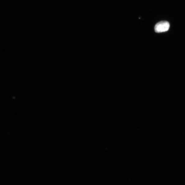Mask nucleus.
<instances>
[{
    "mask_svg": "<svg viewBox=\"0 0 185 185\" xmlns=\"http://www.w3.org/2000/svg\"><path fill=\"white\" fill-rule=\"evenodd\" d=\"M170 28L169 23L166 21H162L158 23L155 27L156 32L161 33L166 32Z\"/></svg>",
    "mask_w": 185,
    "mask_h": 185,
    "instance_id": "f257e3e1",
    "label": "nucleus"
}]
</instances>
